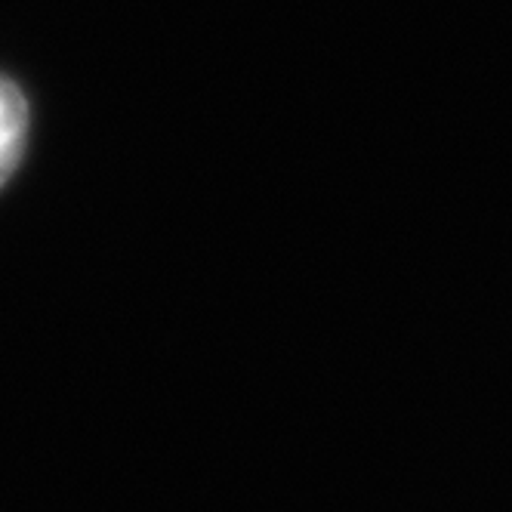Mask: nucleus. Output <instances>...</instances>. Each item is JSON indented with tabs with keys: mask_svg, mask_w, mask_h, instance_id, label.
I'll list each match as a JSON object with an SVG mask.
<instances>
[{
	"mask_svg": "<svg viewBox=\"0 0 512 512\" xmlns=\"http://www.w3.org/2000/svg\"><path fill=\"white\" fill-rule=\"evenodd\" d=\"M28 130V105L10 78H0V186L16 170Z\"/></svg>",
	"mask_w": 512,
	"mask_h": 512,
	"instance_id": "nucleus-1",
	"label": "nucleus"
}]
</instances>
